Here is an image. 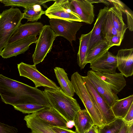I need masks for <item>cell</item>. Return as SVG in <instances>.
I'll use <instances>...</instances> for the list:
<instances>
[{"label": "cell", "mask_w": 133, "mask_h": 133, "mask_svg": "<svg viewBox=\"0 0 133 133\" xmlns=\"http://www.w3.org/2000/svg\"><path fill=\"white\" fill-rule=\"evenodd\" d=\"M0 96L3 102L15 106L28 103L53 108L42 91L0 74Z\"/></svg>", "instance_id": "1"}, {"label": "cell", "mask_w": 133, "mask_h": 133, "mask_svg": "<svg viewBox=\"0 0 133 133\" xmlns=\"http://www.w3.org/2000/svg\"><path fill=\"white\" fill-rule=\"evenodd\" d=\"M44 93L53 108L67 120L74 121L81 110L76 100L64 93L61 89L45 88Z\"/></svg>", "instance_id": "2"}, {"label": "cell", "mask_w": 133, "mask_h": 133, "mask_svg": "<svg viewBox=\"0 0 133 133\" xmlns=\"http://www.w3.org/2000/svg\"><path fill=\"white\" fill-rule=\"evenodd\" d=\"M71 81L75 93L82 101L94 124L99 128L102 127L105 124L99 110L84 85L82 76L77 72H75L71 75Z\"/></svg>", "instance_id": "3"}, {"label": "cell", "mask_w": 133, "mask_h": 133, "mask_svg": "<svg viewBox=\"0 0 133 133\" xmlns=\"http://www.w3.org/2000/svg\"><path fill=\"white\" fill-rule=\"evenodd\" d=\"M23 18V13L18 8L13 7L0 14V54Z\"/></svg>", "instance_id": "4"}, {"label": "cell", "mask_w": 133, "mask_h": 133, "mask_svg": "<svg viewBox=\"0 0 133 133\" xmlns=\"http://www.w3.org/2000/svg\"><path fill=\"white\" fill-rule=\"evenodd\" d=\"M58 36L49 25H44L37 40L32 57L34 64L41 62L51 50L53 42Z\"/></svg>", "instance_id": "5"}, {"label": "cell", "mask_w": 133, "mask_h": 133, "mask_svg": "<svg viewBox=\"0 0 133 133\" xmlns=\"http://www.w3.org/2000/svg\"><path fill=\"white\" fill-rule=\"evenodd\" d=\"M51 28L58 36L66 39L72 45L75 41L77 32L83 25L81 22L68 20L52 18L49 21Z\"/></svg>", "instance_id": "6"}, {"label": "cell", "mask_w": 133, "mask_h": 133, "mask_svg": "<svg viewBox=\"0 0 133 133\" xmlns=\"http://www.w3.org/2000/svg\"><path fill=\"white\" fill-rule=\"evenodd\" d=\"M17 67L20 76H23L32 81L35 87H43L56 90L60 89L53 81L39 72L36 65H31L21 62L17 64Z\"/></svg>", "instance_id": "7"}, {"label": "cell", "mask_w": 133, "mask_h": 133, "mask_svg": "<svg viewBox=\"0 0 133 133\" xmlns=\"http://www.w3.org/2000/svg\"><path fill=\"white\" fill-rule=\"evenodd\" d=\"M84 85L99 110L105 124L110 123L117 118L111 107L97 91L87 76H82Z\"/></svg>", "instance_id": "8"}, {"label": "cell", "mask_w": 133, "mask_h": 133, "mask_svg": "<svg viewBox=\"0 0 133 133\" xmlns=\"http://www.w3.org/2000/svg\"><path fill=\"white\" fill-rule=\"evenodd\" d=\"M54 3L45 11L50 19H58L81 22L79 18L70 9L69 0H54Z\"/></svg>", "instance_id": "9"}, {"label": "cell", "mask_w": 133, "mask_h": 133, "mask_svg": "<svg viewBox=\"0 0 133 133\" xmlns=\"http://www.w3.org/2000/svg\"><path fill=\"white\" fill-rule=\"evenodd\" d=\"M70 10L83 22L91 24L94 21V5L88 0H69Z\"/></svg>", "instance_id": "10"}, {"label": "cell", "mask_w": 133, "mask_h": 133, "mask_svg": "<svg viewBox=\"0 0 133 133\" xmlns=\"http://www.w3.org/2000/svg\"><path fill=\"white\" fill-rule=\"evenodd\" d=\"M37 39L36 36H31L8 44L0 56L3 58H7L23 54L29 49L31 45L36 43Z\"/></svg>", "instance_id": "11"}, {"label": "cell", "mask_w": 133, "mask_h": 133, "mask_svg": "<svg viewBox=\"0 0 133 133\" xmlns=\"http://www.w3.org/2000/svg\"><path fill=\"white\" fill-rule=\"evenodd\" d=\"M90 68L95 72L115 74L117 68L116 56L107 51L90 63Z\"/></svg>", "instance_id": "12"}, {"label": "cell", "mask_w": 133, "mask_h": 133, "mask_svg": "<svg viewBox=\"0 0 133 133\" xmlns=\"http://www.w3.org/2000/svg\"><path fill=\"white\" fill-rule=\"evenodd\" d=\"M98 93L111 107L119 99L117 95L113 93L110 88L92 70L88 71L87 76Z\"/></svg>", "instance_id": "13"}, {"label": "cell", "mask_w": 133, "mask_h": 133, "mask_svg": "<svg viewBox=\"0 0 133 133\" xmlns=\"http://www.w3.org/2000/svg\"><path fill=\"white\" fill-rule=\"evenodd\" d=\"M117 68L126 77L133 74V48L119 50L116 56Z\"/></svg>", "instance_id": "14"}, {"label": "cell", "mask_w": 133, "mask_h": 133, "mask_svg": "<svg viewBox=\"0 0 133 133\" xmlns=\"http://www.w3.org/2000/svg\"><path fill=\"white\" fill-rule=\"evenodd\" d=\"M32 114L52 126L68 128L67 120L53 108L47 107Z\"/></svg>", "instance_id": "15"}, {"label": "cell", "mask_w": 133, "mask_h": 133, "mask_svg": "<svg viewBox=\"0 0 133 133\" xmlns=\"http://www.w3.org/2000/svg\"><path fill=\"white\" fill-rule=\"evenodd\" d=\"M44 26L41 22H37L21 24L9 39L8 44L29 36H36L39 35Z\"/></svg>", "instance_id": "16"}, {"label": "cell", "mask_w": 133, "mask_h": 133, "mask_svg": "<svg viewBox=\"0 0 133 133\" xmlns=\"http://www.w3.org/2000/svg\"><path fill=\"white\" fill-rule=\"evenodd\" d=\"M95 72L110 88L112 92L115 95H117L126 85L125 79L121 73L116 72L112 74L97 72Z\"/></svg>", "instance_id": "17"}, {"label": "cell", "mask_w": 133, "mask_h": 133, "mask_svg": "<svg viewBox=\"0 0 133 133\" xmlns=\"http://www.w3.org/2000/svg\"><path fill=\"white\" fill-rule=\"evenodd\" d=\"M109 8L108 6H105L99 10L96 21L91 30L87 52L103 39L102 34V25Z\"/></svg>", "instance_id": "18"}, {"label": "cell", "mask_w": 133, "mask_h": 133, "mask_svg": "<svg viewBox=\"0 0 133 133\" xmlns=\"http://www.w3.org/2000/svg\"><path fill=\"white\" fill-rule=\"evenodd\" d=\"M27 127L33 133H55L48 123L41 119L33 114H29L24 118Z\"/></svg>", "instance_id": "19"}, {"label": "cell", "mask_w": 133, "mask_h": 133, "mask_svg": "<svg viewBox=\"0 0 133 133\" xmlns=\"http://www.w3.org/2000/svg\"><path fill=\"white\" fill-rule=\"evenodd\" d=\"M74 121L77 133H84L94 125L86 109H81L78 112Z\"/></svg>", "instance_id": "20"}, {"label": "cell", "mask_w": 133, "mask_h": 133, "mask_svg": "<svg viewBox=\"0 0 133 133\" xmlns=\"http://www.w3.org/2000/svg\"><path fill=\"white\" fill-rule=\"evenodd\" d=\"M54 70L61 90L67 95L72 97L74 95L75 91L71 82L69 80L65 70L59 67H56Z\"/></svg>", "instance_id": "21"}, {"label": "cell", "mask_w": 133, "mask_h": 133, "mask_svg": "<svg viewBox=\"0 0 133 133\" xmlns=\"http://www.w3.org/2000/svg\"><path fill=\"white\" fill-rule=\"evenodd\" d=\"M133 103V95L117 100L111 106L115 116L116 118H123Z\"/></svg>", "instance_id": "22"}, {"label": "cell", "mask_w": 133, "mask_h": 133, "mask_svg": "<svg viewBox=\"0 0 133 133\" xmlns=\"http://www.w3.org/2000/svg\"><path fill=\"white\" fill-rule=\"evenodd\" d=\"M91 30L88 33L82 34L79 38V45L77 54V63L81 70L87 64L85 59Z\"/></svg>", "instance_id": "23"}, {"label": "cell", "mask_w": 133, "mask_h": 133, "mask_svg": "<svg viewBox=\"0 0 133 133\" xmlns=\"http://www.w3.org/2000/svg\"><path fill=\"white\" fill-rule=\"evenodd\" d=\"M109 13L112 24L117 31L124 37L127 27L124 23L122 17L123 12L118 8L114 6L110 8Z\"/></svg>", "instance_id": "24"}, {"label": "cell", "mask_w": 133, "mask_h": 133, "mask_svg": "<svg viewBox=\"0 0 133 133\" xmlns=\"http://www.w3.org/2000/svg\"><path fill=\"white\" fill-rule=\"evenodd\" d=\"M112 46L107 41L103 39L87 52L85 62L90 63L108 51Z\"/></svg>", "instance_id": "25"}, {"label": "cell", "mask_w": 133, "mask_h": 133, "mask_svg": "<svg viewBox=\"0 0 133 133\" xmlns=\"http://www.w3.org/2000/svg\"><path fill=\"white\" fill-rule=\"evenodd\" d=\"M54 1L51 0H2L1 2L5 6L11 7L19 6L25 8L35 4L42 5L44 8H47V6L45 4L48 2Z\"/></svg>", "instance_id": "26"}, {"label": "cell", "mask_w": 133, "mask_h": 133, "mask_svg": "<svg viewBox=\"0 0 133 133\" xmlns=\"http://www.w3.org/2000/svg\"><path fill=\"white\" fill-rule=\"evenodd\" d=\"M23 13V18L27 20V22H34L41 18L45 14V11L42 10L41 5L35 4L24 8Z\"/></svg>", "instance_id": "27"}, {"label": "cell", "mask_w": 133, "mask_h": 133, "mask_svg": "<svg viewBox=\"0 0 133 133\" xmlns=\"http://www.w3.org/2000/svg\"><path fill=\"white\" fill-rule=\"evenodd\" d=\"M102 34L103 39L105 40L114 36L121 35L114 27L108 11L103 24Z\"/></svg>", "instance_id": "28"}, {"label": "cell", "mask_w": 133, "mask_h": 133, "mask_svg": "<svg viewBox=\"0 0 133 133\" xmlns=\"http://www.w3.org/2000/svg\"><path fill=\"white\" fill-rule=\"evenodd\" d=\"M124 122L122 119L117 118L111 122L99 128V133H118Z\"/></svg>", "instance_id": "29"}, {"label": "cell", "mask_w": 133, "mask_h": 133, "mask_svg": "<svg viewBox=\"0 0 133 133\" xmlns=\"http://www.w3.org/2000/svg\"><path fill=\"white\" fill-rule=\"evenodd\" d=\"M14 109L23 113L32 114L43 108L48 107L46 106L34 103H28L13 106Z\"/></svg>", "instance_id": "30"}, {"label": "cell", "mask_w": 133, "mask_h": 133, "mask_svg": "<svg viewBox=\"0 0 133 133\" xmlns=\"http://www.w3.org/2000/svg\"><path fill=\"white\" fill-rule=\"evenodd\" d=\"M18 129L15 127L0 122V133H17Z\"/></svg>", "instance_id": "31"}, {"label": "cell", "mask_w": 133, "mask_h": 133, "mask_svg": "<svg viewBox=\"0 0 133 133\" xmlns=\"http://www.w3.org/2000/svg\"><path fill=\"white\" fill-rule=\"evenodd\" d=\"M123 38L121 35H118L114 36L106 41L110 45H112V46H118L121 45Z\"/></svg>", "instance_id": "32"}, {"label": "cell", "mask_w": 133, "mask_h": 133, "mask_svg": "<svg viewBox=\"0 0 133 133\" xmlns=\"http://www.w3.org/2000/svg\"><path fill=\"white\" fill-rule=\"evenodd\" d=\"M125 13L126 14L127 18L128 28L130 31H133V15L128 10L125 9Z\"/></svg>", "instance_id": "33"}, {"label": "cell", "mask_w": 133, "mask_h": 133, "mask_svg": "<svg viewBox=\"0 0 133 133\" xmlns=\"http://www.w3.org/2000/svg\"><path fill=\"white\" fill-rule=\"evenodd\" d=\"M124 121L128 123L133 122V103L124 117L122 119Z\"/></svg>", "instance_id": "34"}, {"label": "cell", "mask_w": 133, "mask_h": 133, "mask_svg": "<svg viewBox=\"0 0 133 133\" xmlns=\"http://www.w3.org/2000/svg\"><path fill=\"white\" fill-rule=\"evenodd\" d=\"M109 2L113 4L114 6L117 7L123 13H125V5L124 4L119 0H108Z\"/></svg>", "instance_id": "35"}, {"label": "cell", "mask_w": 133, "mask_h": 133, "mask_svg": "<svg viewBox=\"0 0 133 133\" xmlns=\"http://www.w3.org/2000/svg\"><path fill=\"white\" fill-rule=\"evenodd\" d=\"M51 128L55 133H77L68 128L52 126Z\"/></svg>", "instance_id": "36"}, {"label": "cell", "mask_w": 133, "mask_h": 133, "mask_svg": "<svg viewBox=\"0 0 133 133\" xmlns=\"http://www.w3.org/2000/svg\"><path fill=\"white\" fill-rule=\"evenodd\" d=\"M84 133H99V127L94 125Z\"/></svg>", "instance_id": "37"}, {"label": "cell", "mask_w": 133, "mask_h": 133, "mask_svg": "<svg viewBox=\"0 0 133 133\" xmlns=\"http://www.w3.org/2000/svg\"><path fill=\"white\" fill-rule=\"evenodd\" d=\"M128 124L124 122L122 127L118 133H128Z\"/></svg>", "instance_id": "38"}, {"label": "cell", "mask_w": 133, "mask_h": 133, "mask_svg": "<svg viewBox=\"0 0 133 133\" xmlns=\"http://www.w3.org/2000/svg\"><path fill=\"white\" fill-rule=\"evenodd\" d=\"M89 1L90 3L91 4L94 3H103L105 4L108 5H109L110 3L108 2L107 0H88Z\"/></svg>", "instance_id": "39"}, {"label": "cell", "mask_w": 133, "mask_h": 133, "mask_svg": "<svg viewBox=\"0 0 133 133\" xmlns=\"http://www.w3.org/2000/svg\"><path fill=\"white\" fill-rule=\"evenodd\" d=\"M75 125L74 121H69L67 122L66 123V126L67 128H71Z\"/></svg>", "instance_id": "40"}, {"label": "cell", "mask_w": 133, "mask_h": 133, "mask_svg": "<svg viewBox=\"0 0 133 133\" xmlns=\"http://www.w3.org/2000/svg\"><path fill=\"white\" fill-rule=\"evenodd\" d=\"M133 122L128 123V133H133Z\"/></svg>", "instance_id": "41"}, {"label": "cell", "mask_w": 133, "mask_h": 133, "mask_svg": "<svg viewBox=\"0 0 133 133\" xmlns=\"http://www.w3.org/2000/svg\"><path fill=\"white\" fill-rule=\"evenodd\" d=\"M2 0H0V2H1V1Z\"/></svg>", "instance_id": "42"}, {"label": "cell", "mask_w": 133, "mask_h": 133, "mask_svg": "<svg viewBox=\"0 0 133 133\" xmlns=\"http://www.w3.org/2000/svg\"><path fill=\"white\" fill-rule=\"evenodd\" d=\"M30 133H32V132H31Z\"/></svg>", "instance_id": "43"}]
</instances>
